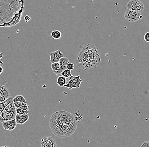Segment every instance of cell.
<instances>
[{
	"label": "cell",
	"mask_w": 149,
	"mask_h": 147,
	"mask_svg": "<svg viewBox=\"0 0 149 147\" xmlns=\"http://www.w3.org/2000/svg\"><path fill=\"white\" fill-rule=\"evenodd\" d=\"M77 126L78 122L74 115L65 111L55 112L49 121L51 131L59 137L70 136L76 131Z\"/></svg>",
	"instance_id": "6da1fadb"
},
{
	"label": "cell",
	"mask_w": 149,
	"mask_h": 147,
	"mask_svg": "<svg viewBox=\"0 0 149 147\" xmlns=\"http://www.w3.org/2000/svg\"><path fill=\"white\" fill-rule=\"evenodd\" d=\"M100 52L93 44H88L82 48L76 58L77 65L84 70L96 68L100 62Z\"/></svg>",
	"instance_id": "7a4b0ae2"
},
{
	"label": "cell",
	"mask_w": 149,
	"mask_h": 147,
	"mask_svg": "<svg viewBox=\"0 0 149 147\" xmlns=\"http://www.w3.org/2000/svg\"><path fill=\"white\" fill-rule=\"evenodd\" d=\"M17 114L16 108L14 105V102H13L8 105L1 113L0 121L3 123L15 119Z\"/></svg>",
	"instance_id": "3957f363"
},
{
	"label": "cell",
	"mask_w": 149,
	"mask_h": 147,
	"mask_svg": "<svg viewBox=\"0 0 149 147\" xmlns=\"http://www.w3.org/2000/svg\"><path fill=\"white\" fill-rule=\"evenodd\" d=\"M127 9L141 13L144 11V3L139 0H130L126 5Z\"/></svg>",
	"instance_id": "277c9868"
},
{
	"label": "cell",
	"mask_w": 149,
	"mask_h": 147,
	"mask_svg": "<svg viewBox=\"0 0 149 147\" xmlns=\"http://www.w3.org/2000/svg\"><path fill=\"white\" fill-rule=\"evenodd\" d=\"M125 19L129 22H136L143 17L141 13H138L128 10L126 11L124 15Z\"/></svg>",
	"instance_id": "5b68a950"
},
{
	"label": "cell",
	"mask_w": 149,
	"mask_h": 147,
	"mask_svg": "<svg viewBox=\"0 0 149 147\" xmlns=\"http://www.w3.org/2000/svg\"><path fill=\"white\" fill-rule=\"evenodd\" d=\"M69 82L65 84L64 86L68 88L69 90H71L73 88H80V85L83 80L80 79V76H75L74 75L70 76Z\"/></svg>",
	"instance_id": "8992f818"
},
{
	"label": "cell",
	"mask_w": 149,
	"mask_h": 147,
	"mask_svg": "<svg viewBox=\"0 0 149 147\" xmlns=\"http://www.w3.org/2000/svg\"><path fill=\"white\" fill-rule=\"evenodd\" d=\"M41 146L42 147H57L56 142L52 137L45 136L41 140Z\"/></svg>",
	"instance_id": "52a82bcc"
},
{
	"label": "cell",
	"mask_w": 149,
	"mask_h": 147,
	"mask_svg": "<svg viewBox=\"0 0 149 147\" xmlns=\"http://www.w3.org/2000/svg\"><path fill=\"white\" fill-rule=\"evenodd\" d=\"M50 56V62L51 63L59 62L61 59L64 57V54L61 52V50L60 49L51 53Z\"/></svg>",
	"instance_id": "ba28073f"
},
{
	"label": "cell",
	"mask_w": 149,
	"mask_h": 147,
	"mask_svg": "<svg viewBox=\"0 0 149 147\" xmlns=\"http://www.w3.org/2000/svg\"><path fill=\"white\" fill-rule=\"evenodd\" d=\"M59 63H60L61 65V68L60 70H58V71L54 72V73H55L56 75L57 76L58 74H61L62 72L64 71L65 70L67 69V66L68 64L70 63L69 60L67 58L63 57L61 59L60 61H59Z\"/></svg>",
	"instance_id": "9c48e42d"
},
{
	"label": "cell",
	"mask_w": 149,
	"mask_h": 147,
	"mask_svg": "<svg viewBox=\"0 0 149 147\" xmlns=\"http://www.w3.org/2000/svg\"><path fill=\"white\" fill-rule=\"evenodd\" d=\"M17 125L15 119H14L3 123V127L5 130L12 131L16 128Z\"/></svg>",
	"instance_id": "30bf717a"
},
{
	"label": "cell",
	"mask_w": 149,
	"mask_h": 147,
	"mask_svg": "<svg viewBox=\"0 0 149 147\" xmlns=\"http://www.w3.org/2000/svg\"><path fill=\"white\" fill-rule=\"evenodd\" d=\"M15 119L18 124H23L29 120V116L28 114H19L17 113Z\"/></svg>",
	"instance_id": "8fae6325"
},
{
	"label": "cell",
	"mask_w": 149,
	"mask_h": 147,
	"mask_svg": "<svg viewBox=\"0 0 149 147\" xmlns=\"http://www.w3.org/2000/svg\"><path fill=\"white\" fill-rule=\"evenodd\" d=\"M13 98L10 96L9 98H7L6 100L0 103V114L2 112L4 109L11 103L13 102Z\"/></svg>",
	"instance_id": "7c38bea8"
},
{
	"label": "cell",
	"mask_w": 149,
	"mask_h": 147,
	"mask_svg": "<svg viewBox=\"0 0 149 147\" xmlns=\"http://www.w3.org/2000/svg\"><path fill=\"white\" fill-rule=\"evenodd\" d=\"M0 95L3 96L6 99L10 97V94L8 89L4 85H1Z\"/></svg>",
	"instance_id": "4fadbf2b"
},
{
	"label": "cell",
	"mask_w": 149,
	"mask_h": 147,
	"mask_svg": "<svg viewBox=\"0 0 149 147\" xmlns=\"http://www.w3.org/2000/svg\"><path fill=\"white\" fill-rule=\"evenodd\" d=\"M67 79L64 76H59L57 79L56 83L59 86H63L66 84Z\"/></svg>",
	"instance_id": "5bb4252c"
},
{
	"label": "cell",
	"mask_w": 149,
	"mask_h": 147,
	"mask_svg": "<svg viewBox=\"0 0 149 147\" xmlns=\"http://www.w3.org/2000/svg\"><path fill=\"white\" fill-rule=\"evenodd\" d=\"M51 36L54 40H59L61 38V32L58 30L53 31L51 33Z\"/></svg>",
	"instance_id": "9a60e30c"
},
{
	"label": "cell",
	"mask_w": 149,
	"mask_h": 147,
	"mask_svg": "<svg viewBox=\"0 0 149 147\" xmlns=\"http://www.w3.org/2000/svg\"><path fill=\"white\" fill-rule=\"evenodd\" d=\"M13 102H21L27 104L26 100L25 98L22 95H17L13 98Z\"/></svg>",
	"instance_id": "2e32d148"
},
{
	"label": "cell",
	"mask_w": 149,
	"mask_h": 147,
	"mask_svg": "<svg viewBox=\"0 0 149 147\" xmlns=\"http://www.w3.org/2000/svg\"><path fill=\"white\" fill-rule=\"evenodd\" d=\"M51 68L53 70V72L58 71L60 70L61 68L60 63L59 62L52 63L51 65Z\"/></svg>",
	"instance_id": "e0dca14e"
},
{
	"label": "cell",
	"mask_w": 149,
	"mask_h": 147,
	"mask_svg": "<svg viewBox=\"0 0 149 147\" xmlns=\"http://www.w3.org/2000/svg\"><path fill=\"white\" fill-rule=\"evenodd\" d=\"M61 74V76H64V77L66 78L72 76V75L71 71V70L68 69H67L64 70V71L62 72Z\"/></svg>",
	"instance_id": "ac0fdd59"
},
{
	"label": "cell",
	"mask_w": 149,
	"mask_h": 147,
	"mask_svg": "<svg viewBox=\"0 0 149 147\" xmlns=\"http://www.w3.org/2000/svg\"><path fill=\"white\" fill-rule=\"evenodd\" d=\"M14 105L15 106L16 108L19 109L20 107H22L23 105H27L26 103H23V102H14Z\"/></svg>",
	"instance_id": "d6986e66"
},
{
	"label": "cell",
	"mask_w": 149,
	"mask_h": 147,
	"mask_svg": "<svg viewBox=\"0 0 149 147\" xmlns=\"http://www.w3.org/2000/svg\"><path fill=\"white\" fill-rule=\"evenodd\" d=\"M16 111L17 113L19 114H28L29 111L23 110L20 109L16 108Z\"/></svg>",
	"instance_id": "ffe728a7"
},
{
	"label": "cell",
	"mask_w": 149,
	"mask_h": 147,
	"mask_svg": "<svg viewBox=\"0 0 149 147\" xmlns=\"http://www.w3.org/2000/svg\"><path fill=\"white\" fill-rule=\"evenodd\" d=\"M29 106H28L27 105H23L22 107H20L19 109L23 110L26 111H29Z\"/></svg>",
	"instance_id": "44dd1931"
},
{
	"label": "cell",
	"mask_w": 149,
	"mask_h": 147,
	"mask_svg": "<svg viewBox=\"0 0 149 147\" xmlns=\"http://www.w3.org/2000/svg\"><path fill=\"white\" fill-rule=\"evenodd\" d=\"M74 64L72 63H70V62L68 64V66H67V69L70 70H72L74 69Z\"/></svg>",
	"instance_id": "7402d4cb"
},
{
	"label": "cell",
	"mask_w": 149,
	"mask_h": 147,
	"mask_svg": "<svg viewBox=\"0 0 149 147\" xmlns=\"http://www.w3.org/2000/svg\"><path fill=\"white\" fill-rule=\"evenodd\" d=\"M144 40L146 42H149V31L145 33L144 36Z\"/></svg>",
	"instance_id": "603a6c76"
},
{
	"label": "cell",
	"mask_w": 149,
	"mask_h": 147,
	"mask_svg": "<svg viewBox=\"0 0 149 147\" xmlns=\"http://www.w3.org/2000/svg\"><path fill=\"white\" fill-rule=\"evenodd\" d=\"M141 147H149V141H145L141 146Z\"/></svg>",
	"instance_id": "cb8c5ba5"
},
{
	"label": "cell",
	"mask_w": 149,
	"mask_h": 147,
	"mask_svg": "<svg viewBox=\"0 0 149 147\" xmlns=\"http://www.w3.org/2000/svg\"><path fill=\"white\" fill-rule=\"evenodd\" d=\"M1 74L3 72V68H2V67L1 66Z\"/></svg>",
	"instance_id": "d4e9b609"
}]
</instances>
